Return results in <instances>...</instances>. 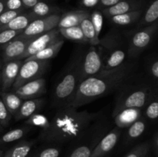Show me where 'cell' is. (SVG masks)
Instances as JSON below:
<instances>
[{"label":"cell","mask_w":158,"mask_h":157,"mask_svg":"<svg viewBox=\"0 0 158 157\" xmlns=\"http://www.w3.org/2000/svg\"><path fill=\"white\" fill-rule=\"evenodd\" d=\"M137 67V62L130 60L114 69H103L85 78L80 82L71 106L78 109L118 90L131 79Z\"/></svg>","instance_id":"obj_1"},{"label":"cell","mask_w":158,"mask_h":157,"mask_svg":"<svg viewBox=\"0 0 158 157\" xmlns=\"http://www.w3.org/2000/svg\"><path fill=\"white\" fill-rule=\"evenodd\" d=\"M98 119V114L86 110L79 111L73 106L56 109L49 119V126L40 132V139L47 143H65L77 141Z\"/></svg>","instance_id":"obj_2"},{"label":"cell","mask_w":158,"mask_h":157,"mask_svg":"<svg viewBox=\"0 0 158 157\" xmlns=\"http://www.w3.org/2000/svg\"><path fill=\"white\" fill-rule=\"evenodd\" d=\"M84 51L80 48L62 72L52 91V105L56 109L71 106L81 82V66Z\"/></svg>","instance_id":"obj_3"},{"label":"cell","mask_w":158,"mask_h":157,"mask_svg":"<svg viewBox=\"0 0 158 157\" xmlns=\"http://www.w3.org/2000/svg\"><path fill=\"white\" fill-rule=\"evenodd\" d=\"M130 79L118 89L113 111V116L124 109H143L154 88L148 82L129 83Z\"/></svg>","instance_id":"obj_4"},{"label":"cell","mask_w":158,"mask_h":157,"mask_svg":"<svg viewBox=\"0 0 158 157\" xmlns=\"http://www.w3.org/2000/svg\"><path fill=\"white\" fill-rule=\"evenodd\" d=\"M103 60V69H110L120 66L127 55V47L123 35L115 29L110 30L98 45Z\"/></svg>","instance_id":"obj_5"},{"label":"cell","mask_w":158,"mask_h":157,"mask_svg":"<svg viewBox=\"0 0 158 157\" xmlns=\"http://www.w3.org/2000/svg\"><path fill=\"white\" fill-rule=\"evenodd\" d=\"M158 23L141 28L132 35L128 43L127 56L130 60L137 58L143 51L146 50L152 43L157 34Z\"/></svg>","instance_id":"obj_6"},{"label":"cell","mask_w":158,"mask_h":157,"mask_svg":"<svg viewBox=\"0 0 158 157\" xmlns=\"http://www.w3.org/2000/svg\"><path fill=\"white\" fill-rule=\"evenodd\" d=\"M49 66V61L44 60H25L23 61L18 76L12 86V89L37 78H42Z\"/></svg>","instance_id":"obj_7"},{"label":"cell","mask_w":158,"mask_h":157,"mask_svg":"<svg viewBox=\"0 0 158 157\" xmlns=\"http://www.w3.org/2000/svg\"><path fill=\"white\" fill-rule=\"evenodd\" d=\"M103 69V60L98 46H89L84 52L81 66V81Z\"/></svg>","instance_id":"obj_8"},{"label":"cell","mask_w":158,"mask_h":157,"mask_svg":"<svg viewBox=\"0 0 158 157\" xmlns=\"http://www.w3.org/2000/svg\"><path fill=\"white\" fill-rule=\"evenodd\" d=\"M60 14H53L49 16L38 18L31 22L20 35L28 38H35L52 29L57 28Z\"/></svg>","instance_id":"obj_9"},{"label":"cell","mask_w":158,"mask_h":157,"mask_svg":"<svg viewBox=\"0 0 158 157\" xmlns=\"http://www.w3.org/2000/svg\"><path fill=\"white\" fill-rule=\"evenodd\" d=\"M34 38L24 37L19 34L2 48V56L4 62L20 59L29 43Z\"/></svg>","instance_id":"obj_10"},{"label":"cell","mask_w":158,"mask_h":157,"mask_svg":"<svg viewBox=\"0 0 158 157\" xmlns=\"http://www.w3.org/2000/svg\"><path fill=\"white\" fill-rule=\"evenodd\" d=\"M61 38H62L61 35H60L58 28L52 29V30L49 31V32H46V33L43 34V35H40V36L35 37L29 43L26 52L22 55L20 59L23 61L26 58L32 56V55H33L36 52H40V50L45 49L47 46H50L51 44L58 41V40L61 39Z\"/></svg>","instance_id":"obj_11"},{"label":"cell","mask_w":158,"mask_h":157,"mask_svg":"<svg viewBox=\"0 0 158 157\" xmlns=\"http://www.w3.org/2000/svg\"><path fill=\"white\" fill-rule=\"evenodd\" d=\"M13 92L23 100L41 98L46 92V81L42 77L25 83L14 89Z\"/></svg>","instance_id":"obj_12"},{"label":"cell","mask_w":158,"mask_h":157,"mask_svg":"<svg viewBox=\"0 0 158 157\" xmlns=\"http://www.w3.org/2000/svg\"><path fill=\"white\" fill-rule=\"evenodd\" d=\"M120 134L121 129L117 126L110 131H108L94 148L89 157H104L115 147Z\"/></svg>","instance_id":"obj_13"},{"label":"cell","mask_w":158,"mask_h":157,"mask_svg":"<svg viewBox=\"0 0 158 157\" xmlns=\"http://www.w3.org/2000/svg\"><path fill=\"white\" fill-rule=\"evenodd\" d=\"M23 61L21 59L12 60L4 62L0 73H1L2 90L8 91L12 87L19 72L20 67Z\"/></svg>","instance_id":"obj_14"},{"label":"cell","mask_w":158,"mask_h":157,"mask_svg":"<svg viewBox=\"0 0 158 157\" xmlns=\"http://www.w3.org/2000/svg\"><path fill=\"white\" fill-rule=\"evenodd\" d=\"M144 6L143 0H122L110 7L101 10L103 16L110 18L114 15L143 9Z\"/></svg>","instance_id":"obj_15"},{"label":"cell","mask_w":158,"mask_h":157,"mask_svg":"<svg viewBox=\"0 0 158 157\" xmlns=\"http://www.w3.org/2000/svg\"><path fill=\"white\" fill-rule=\"evenodd\" d=\"M45 104V99L43 98L32 99L23 100L19 109L14 116L15 121L26 119L33 114L37 113Z\"/></svg>","instance_id":"obj_16"},{"label":"cell","mask_w":158,"mask_h":157,"mask_svg":"<svg viewBox=\"0 0 158 157\" xmlns=\"http://www.w3.org/2000/svg\"><path fill=\"white\" fill-rule=\"evenodd\" d=\"M142 115H143V109L132 108V109H122L113 117L114 119L116 126L120 129H124L131 126Z\"/></svg>","instance_id":"obj_17"},{"label":"cell","mask_w":158,"mask_h":157,"mask_svg":"<svg viewBox=\"0 0 158 157\" xmlns=\"http://www.w3.org/2000/svg\"><path fill=\"white\" fill-rule=\"evenodd\" d=\"M35 17L34 16L33 14L30 12H23L22 13L19 14L17 16L12 18L10 22L7 24L0 27V32L2 31L11 30V31H22L23 32L28 26L29 23L34 19H35Z\"/></svg>","instance_id":"obj_18"},{"label":"cell","mask_w":158,"mask_h":157,"mask_svg":"<svg viewBox=\"0 0 158 157\" xmlns=\"http://www.w3.org/2000/svg\"><path fill=\"white\" fill-rule=\"evenodd\" d=\"M89 13V12L88 11L84 10V9H78V10L69 11V12H66L63 15H60L57 28L63 29V28L80 26L82 19Z\"/></svg>","instance_id":"obj_19"},{"label":"cell","mask_w":158,"mask_h":157,"mask_svg":"<svg viewBox=\"0 0 158 157\" xmlns=\"http://www.w3.org/2000/svg\"><path fill=\"white\" fill-rule=\"evenodd\" d=\"M64 44V41L63 38L55 42L54 43L51 44L50 46H47L45 49H42L40 52H36L32 56L26 58L25 60H44V61H49L51 58H54L57 54L61 50L62 47Z\"/></svg>","instance_id":"obj_20"},{"label":"cell","mask_w":158,"mask_h":157,"mask_svg":"<svg viewBox=\"0 0 158 157\" xmlns=\"http://www.w3.org/2000/svg\"><path fill=\"white\" fill-rule=\"evenodd\" d=\"M35 144L34 140H23L4 152L2 157H27Z\"/></svg>","instance_id":"obj_21"},{"label":"cell","mask_w":158,"mask_h":157,"mask_svg":"<svg viewBox=\"0 0 158 157\" xmlns=\"http://www.w3.org/2000/svg\"><path fill=\"white\" fill-rule=\"evenodd\" d=\"M0 96L6 109L10 112L12 116H15L19 109L23 100L14 92L2 91Z\"/></svg>","instance_id":"obj_22"},{"label":"cell","mask_w":158,"mask_h":157,"mask_svg":"<svg viewBox=\"0 0 158 157\" xmlns=\"http://www.w3.org/2000/svg\"><path fill=\"white\" fill-rule=\"evenodd\" d=\"M157 89L154 88L146 104L143 108V116L150 121L155 122L158 117Z\"/></svg>","instance_id":"obj_23"},{"label":"cell","mask_w":158,"mask_h":157,"mask_svg":"<svg viewBox=\"0 0 158 157\" xmlns=\"http://www.w3.org/2000/svg\"><path fill=\"white\" fill-rule=\"evenodd\" d=\"M143 13V9H140V10L133 11V12L114 15V16L110 17V19L114 25H117V26H131V25L137 22L140 20Z\"/></svg>","instance_id":"obj_24"},{"label":"cell","mask_w":158,"mask_h":157,"mask_svg":"<svg viewBox=\"0 0 158 157\" xmlns=\"http://www.w3.org/2000/svg\"><path fill=\"white\" fill-rule=\"evenodd\" d=\"M80 27L83 35L87 39L88 43L91 46H98L100 43V38L97 35L93 23L90 18V12L82 19Z\"/></svg>","instance_id":"obj_25"},{"label":"cell","mask_w":158,"mask_h":157,"mask_svg":"<svg viewBox=\"0 0 158 157\" xmlns=\"http://www.w3.org/2000/svg\"><path fill=\"white\" fill-rule=\"evenodd\" d=\"M148 127V119L143 115L136 120L134 123L127 127V140L132 142L140 138Z\"/></svg>","instance_id":"obj_26"},{"label":"cell","mask_w":158,"mask_h":157,"mask_svg":"<svg viewBox=\"0 0 158 157\" xmlns=\"http://www.w3.org/2000/svg\"><path fill=\"white\" fill-rule=\"evenodd\" d=\"M31 12L36 18L49 16L53 14H60V9L50 3L43 1H40L30 9Z\"/></svg>","instance_id":"obj_27"},{"label":"cell","mask_w":158,"mask_h":157,"mask_svg":"<svg viewBox=\"0 0 158 157\" xmlns=\"http://www.w3.org/2000/svg\"><path fill=\"white\" fill-rule=\"evenodd\" d=\"M158 18V0H153L138 21L139 27H145L157 22Z\"/></svg>","instance_id":"obj_28"},{"label":"cell","mask_w":158,"mask_h":157,"mask_svg":"<svg viewBox=\"0 0 158 157\" xmlns=\"http://www.w3.org/2000/svg\"><path fill=\"white\" fill-rule=\"evenodd\" d=\"M29 130L30 129L29 127H19L11 129L0 137V146H4L21 139L27 135Z\"/></svg>","instance_id":"obj_29"},{"label":"cell","mask_w":158,"mask_h":157,"mask_svg":"<svg viewBox=\"0 0 158 157\" xmlns=\"http://www.w3.org/2000/svg\"><path fill=\"white\" fill-rule=\"evenodd\" d=\"M59 31H60L61 36L64 37V38H67V39L73 42H77L84 43V44L88 43L87 39H86V37L83 35L80 26L59 29Z\"/></svg>","instance_id":"obj_30"},{"label":"cell","mask_w":158,"mask_h":157,"mask_svg":"<svg viewBox=\"0 0 158 157\" xmlns=\"http://www.w3.org/2000/svg\"><path fill=\"white\" fill-rule=\"evenodd\" d=\"M25 124L35 128H39L40 129V132H44L48 129L49 126V119L44 114L37 112V113L33 114L30 117L26 119Z\"/></svg>","instance_id":"obj_31"},{"label":"cell","mask_w":158,"mask_h":157,"mask_svg":"<svg viewBox=\"0 0 158 157\" xmlns=\"http://www.w3.org/2000/svg\"><path fill=\"white\" fill-rule=\"evenodd\" d=\"M151 147V144L150 142L142 143L131 149L125 157H147Z\"/></svg>","instance_id":"obj_32"},{"label":"cell","mask_w":158,"mask_h":157,"mask_svg":"<svg viewBox=\"0 0 158 157\" xmlns=\"http://www.w3.org/2000/svg\"><path fill=\"white\" fill-rule=\"evenodd\" d=\"M90 18L94 29H95L96 34L100 38V32H101L103 24V15L101 11H100L99 9H96L94 12H91Z\"/></svg>","instance_id":"obj_33"},{"label":"cell","mask_w":158,"mask_h":157,"mask_svg":"<svg viewBox=\"0 0 158 157\" xmlns=\"http://www.w3.org/2000/svg\"><path fill=\"white\" fill-rule=\"evenodd\" d=\"M60 155V149L55 146L46 147L27 157H59Z\"/></svg>","instance_id":"obj_34"},{"label":"cell","mask_w":158,"mask_h":157,"mask_svg":"<svg viewBox=\"0 0 158 157\" xmlns=\"http://www.w3.org/2000/svg\"><path fill=\"white\" fill-rule=\"evenodd\" d=\"M147 71L153 80L155 82L158 79V59L157 56H152L148 60L147 64Z\"/></svg>","instance_id":"obj_35"},{"label":"cell","mask_w":158,"mask_h":157,"mask_svg":"<svg viewBox=\"0 0 158 157\" xmlns=\"http://www.w3.org/2000/svg\"><path fill=\"white\" fill-rule=\"evenodd\" d=\"M22 31H2L0 32V49L6 44H7L9 41L15 38V36L22 33Z\"/></svg>","instance_id":"obj_36"},{"label":"cell","mask_w":158,"mask_h":157,"mask_svg":"<svg viewBox=\"0 0 158 157\" xmlns=\"http://www.w3.org/2000/svg\"><path fill=\"white\" fill-rule=\"evenodd\" d=\"M12 117V115L6 109L2 100L0 98V124L2 126V127H6L9 124Z\"/></svg>","instance_id":"obj_37"},{"label":"cell","mask_w":158,"mask_h":157,"mask_svg":"<svg viewBox=\"0 0 158 157\" xmlns=\"http://www.w3.org/2000/svg\"><path fill=\"white\" fill-rule=\"evenodd\" d=\"M25 12V11L18 10V11H10V10H6L3 12L2 13L0 14V27L4 25L7 24L15 16L19 15V14L22 13V12Z\"/></svg>","instance_id":"obj_38"},{"label":"cell","mask_w":158,"mask_h":157,"mask_svg":"<svg viewBox=\"0 0 158 157\" xmlns=\"http://www.w3.org/2000/svg\"><path fill=\"white\" fill-rule=\"evenodd\" d=\"M26 11L24 6L21 0H6V11Z\"/></svg>","instance_id":"obj_39"},{"label":"cell","mask_w":158,"mask_h":157,"mask_svg":"<svg viewBox=\"0 0 158 157\" xmlns=\"http://www.w3.org/2000/svg\"><path fill=\"white\" fill-rule=\"evenodd\" d=\"M122 1V0H99L98 6H97V9H103L106 8L110 7V6H114L115 4L118 3L119 2Z\"/></svg>","instance_id":"obj_40"},{"label":"cell","mask_w":158,"mask_h":157,"mask_svg":"<svg viewBox=\"0 0 158 157\" xmlns=\"http://www.w3.org/2000/svg\"><path fill=\"white\" fill-rule=\"evenodd\" d=\"M99 0H80V4L85 8L97 7Z\"/></svg>","instance_id":"obj_41"},{"label":"cell","mask_w":158,"mask_h":157,"mask_svg":"<svg viewBox=\"0 0 158 157\" xmlns=\"http://www.w3.org/2000/svg\"><path fill=\"white\" fill-rule=\"evenodd\" d=\"M26 9H30L31 8L33 7L37 2L40 1H43V0H21Z\"/></svg>","instance_id":"obj_42"},{"label":"cell","mask_w":158,"mask_h":157,"mask_svg":"<svg viewBox=\"0 0 158 157\" xmlns=\"http://www.w3.org/2000/svg\"><path fill=\"white\" fill-rule=\"evenodd\" d=\"M152 146L154 147V151H155V153H157V149H158V133L157 132H156L154 133V137L152 139Z\"/></svg>","instance_id":"obj_43"},{"label":"cell","mask_w":158,"mask_h":157,"mask_svg":"<svg viewBox=\"0 0 158 157\" xmlns=\"http://www.w3.org/2000/svg\"><path fill=\"white\" fill-rule=\"evenodd\" d=\"M6 0H0V14L6 11Z\"/></svg>","instance_id":"obj_44"},{"label":"cell","mask_w":158,"mask_h":157,"mask_svg":"<svg viewBox=\"0 0 158 157\" xmlns=\"http://www.w3.org/2000/svg\"><path fill=\"white\" fill-rule=\"evenodd\" d=\"M3 154H4V152L2 150H0V157H2Z\"/></svg>","instance_id":"obj_45"},{"label":"cell","mask_w":158,"mask_h":157,"mask_svg":"<svg viewBox=\"0 0 158 157\" xmlns=\"http://www.w3.org/2000/svg\"><path fill=\"white\" fill-rule=\"evenodd\" d=\"M2 63L1 60H0V71H1V69H2Z\"/></svg>","instance_id":"obj_46"},{"label":"cell","mask_w":158,"mask_h":157,"mask_svg":"<svg viewBox=\"0 0 158 157\" xmlns=\"http://www.w3.org/2000/svg\"><path fill=\"white\" fill-rule=\"evenodd\" d=\"M2 129H3L2 126V125L0 124V132H2Z\"/></svg>","instance_id":"obj_47"},{"label":"cell","mask_w":158,"mask_h":157,"mask_svg":"<svg viewBox=\"0 0 158 157\" xmlns=\"http://www.w3.org/2000/svg\"><path fill=\"white\" fill-rule=\"evenodd\" d=\"M0 82H1V73H0Z\"/></svg>","instance_id":"obj_48"},{"label":"cell","mask_w":158,"mask_h":157,"mask_svg":"<svg viewBox=\"0 0 158 157\" xmlns=\"http://www.w3.org/2000/svg\"><path fill=\"white\" fill-rule=\"evenodd\" d=\"M66 2H69V0H66Z\"/></svg>","instance_id":"obj_49"}]
</instances>
